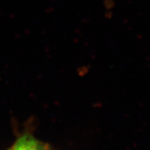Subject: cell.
<instances>
[{
	"instance_id": "6da1fadb",
	"label": "cell",
	"mask_w": 150,
	"mask_h": 150,
	"mask_svg": "<svg viewBox=\"0 0 150 150\" xmlns=\"http://www.w3.org/2000/svg\"><path fill=\"white\" fill-rule=\"evenodd\" d=\"M12 150H47L40 142L32 136L24 135L17 140Z\"/></svg>"
}]
</instances>
